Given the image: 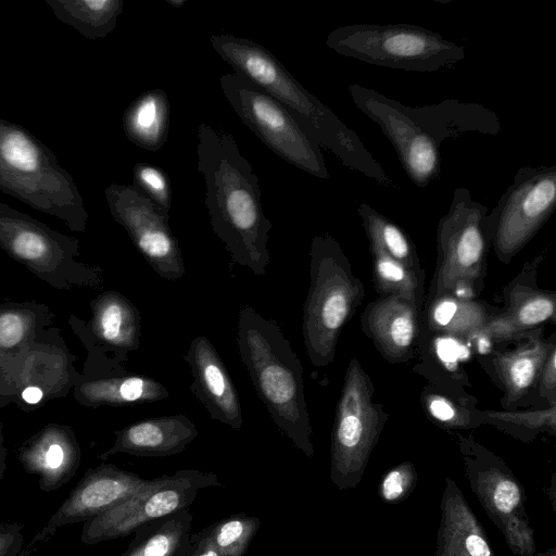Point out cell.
<instances>
[{"label":"cell","instance_id":"obj_1","mask_svg":"<svg viewBox=\"0 0 556 556\" xmlns=\"http://www.w3.org/2000/svg\"><path fill=\"white\" fill-rule=\"evenodd\" d=\"M197 138L211 227L235 263L263 276L273 224L263 211L258 178L230 134L203 122Z\"/></svg>","mask_w":556,"mask_h":556},{"label":"cell","instance_id":"obj_2","mask_svg":"<svg viewBox=\"0 0 556 556\" xmlns=\"http://www.w3.org/2000/svg\"><path fill=\"white\" fill-rule=\"evenodd\" d=\"M210 42L236 73L282 104L315 142L334 154L344 166L386 188L394 187L356 132L306 90L273 52L251 39L230 34L212 35Z\"/></svg>","mask_w":556,"mask_h":556},{"label":"cell","instance_id":"obj_3","mask_svg":"<svg viewBox=\"0 0 556 556\" xmlns=\"http://www.w3.org/2000/svg\"><path fill=\"white\" fill-rule=\"evenodd\" d=\"M237 345L271 420L296 448L313 457V428L305 401L303 367L277 321L262 316L252 306H241Z\"/></svg>","mask_w":556,"mask_h":556},{"label":"cell","instance_id":"obj_4","mask_svg":"<svg viewBox=\"0 0 556 556\" xmlns=\"http://www.w3.org/2000/svg\"><path fill=\"white\" fill-rule=\"evenodd\" d=\"M0 190L33 208L86 230L88 213L72 175L28 129L0 118Z\"/></svg>","mask_w":556,"mask_h":556},{"label":"cell","instance_id":"obj_5","mask_svg":"<svg viewBox=\"0 0 556 556\" xmlns=\"http://www.w3.org/2000/svg\"><path fill=\"white\" fill-rule=\"evenodd\" d=\"M365 294L340 243L329 233L316 235L309 250V288L302 324L306 354L316 368L333 362L342 328Z\"/></svg>","mask_w":556,"mask_h":556},{"label":"cell","instance_id":"obj_6","mask_svg":"<svg viewBox=\"0 0 556 556\" xmlns=\"http://www.w3.org/2000/svg\"><path fill=\"white\" fill-rule=\"evenodd\" d=\"M326 46L343 56L408 72H435L463 61V46L419 25H344L331 30Z\"/></svg>","mask_w":556,"mask_h":556},{"label":"cell","instance_id":"obj_7","mask_svg":"<svg viewBox=\"0 0 556 556\" xmlns=\"http://www.w3.org/2000/svg\"><path fill=\"white\" fill-rule=\"evenodd\" d=\"M375 388L357 358L346 368L336 407L330 445V480L339 490L354 489L362 481L369 457L387 420Z\"/></svg>","mask_w":556,"mask_h":556},{"label":"cell","instance_id":"obj_8","mask_svg":"<svg viewBox=\"0 0 556 556\" xmlns=\"http://www.w3.org/2000/svg\"><path fill=\"white\" fill-rule=\"evenodd\" d=\"M0 249L59 290L102 285L99 266L77 261L79 242L0 202Z\"/></svg>","mask_w":556,"mask_h":556},{"label":"cell","instance_id":"obj_9","mask_svg":"<svg viewBox=\"0 0 556 556\" xmlns=\"http://www.w3.org/2000/svg\"><path fill=\"white\" fill-rule=\"evenodd\" d=\"M488 207L468 189L454 190L450 208L438 224V266L431 299L454 294L470 298L482 285L488 252L483 218Z\"/></svg>","mask_w":556,"mask_h":556},{"label":"cell","instance_id":"obj_10","mask_svg":"<svg viewBox=\"0 0 556 556\" xmlns=\"http://www.w3.org/2000/svg\"><path fill=\"white\" fill-rule=\"evenodd\" d=\"M219 84L236 114L266 147L296 168L329 178L320 147L282 104L236 72L222 75Z\"/></svg>","mask_w":556,"mask_h":556},{"label":"cell","instance_id":"obj_11","mask_svg":"<svg viewBox=\"0 0 556 556\" xmlns=\"http://www.w3.org/2000/svg\"><path fill=\"white\" fill-rule=\"evenodd\" d=\"M459 447L470 489L515 556L535 554L534 531L527 516L526 491L507 464L472 438Z\"/></svg>","mask_w":556,"mask_h":556},{"label":"cell","instance_id":"obj_12","mask_svg":"<svg viewBox=\"0 0 556 556\" xmlns=\"http://www.w3.org/2000/svg\"><path fill=\"white\" fill-rule=\"evenodd\" d=\"M556 208V164L520 167L496 206L483 218L498 260H510L539 232Z\"/></svg>","mask_w":556,"mask_h":556},{"label":"cell","instance_id":"obj_13","mask_svg":"<svg viewBox=\"0 0 556 556\" xmlns=\"http://www.w3.org/2000/svg\"><path fill=\"white\" fill-rule=\"evenodd\" d=\"M223 486L213 472L180 469L146 482L129 497L83 525L80 541L87 545L125 538L140 526L189 508L199 490Z\"/></svg>","mask_w":556,"mask_h":556},{"label":"cell","instance_id":"obj_14","mask_svg":"<svg viewBox=\"0 0 556 556\" xmlns=\"http://www.w3.org/2000/svg\"><path fill=\"white\" fill-rule=\"evenodd\" d=\"M60 330L49 327L0 366V406H37L66 395L81 372Z\"/></svg>","mask_w":556,"mask_h":556},{"label":"cell","instance_id":"obj_15","mask_svg":"<svg viewBox=\"0 0 556 556\" xmlns=\"http://www.w3.org/2000/svg\"><path fill=\"white\" fill-rule=\"evenodd\" d=\"M89 321L75 316L70 325L88 351L85 378L128 374L124 367L127 354L140 346L141 317L138 308L122 293L105 291L90 303Z\"/></svg>","mask_w":556,"mask_h":556},{"label":"cell","instance_id":"obj_16","mask_svg":"<svg viewBox=\"0 0 556 556\" xmlns=\"http://www.w3.org/2000/svg\"><path fill=\"white\" fill-rule=\"evenodd\" d=\"M348 90L354 105L376 123L391 142L416 187L426 188L439 178L440 144L416 125L403 103L357 83L350 84Z\"/></svg>","mask_w":556,"mask_h":556},{"label":"cell","instance_id":"obj_17","mask_svg":"<svg viewBox=\"0 0 556 556\" xmlns=\"http://www.w3.org/2000/svg\"><path fill=\"white\" fill-rule=\"evenodd\" d=\"M109 211L128 233L150 267L166 280H178L185 265L169 216L160 212L132 185L111 184L104 190Z\"/></svg>","mask_w":556,"mask_h":556},{"label":"cell","instance_id":"obj_18","mask_svg":"<svg viewBox=\"0 0 556 556\" xmlns=\"http://www.w3.org/2000/svg\"><path fill=\"white\" fill-rule=\"evenodd\" d=\"M146 480L113 464L102 463L89 468L48 522L23 548L22 556L47 543L61 528L85 522L119 504Z\"/></svg>","mask_w":556,"mask_h":556},{"label":"cell","instance_id":"obj_19","mask_svg":"<svg viewBox=\"0 0 556 556\" xmlns=\"http://www.w3.org/2000/svg\"><path fill=\"white\" fill-rule=\"evenodd\" d=\"M184 358L193 379L190 390L211 419L240 430L243 418L239 393L213 343L204 336L195 337Z\"/></svg>","mask_w":556,"mask_h":556},{"label":"cell","instance_id":"obj_20","mask_svg":"<svg viewBox=\"0 0 556 556\" xmlns=\"http://www.w3.org/2000/svg\"><path fill=\"white\" fill-rule=\"evenodd\" d=\"M81 451L74 431L64 425L49 424L27 439L17 451L24 470L38 478L43 492L66 484L79 468Z\"/></svg>","mask_w":556,"mask_h":556},{"label":"cell","instance_id":"obj_21","mask_svg":"<svg viewBox=\"0 0 556 556\" xmlns=\"http://www.w3.org/2000/svg\"><path fill=\"white\" fill-rule=\"evenodd\" d=\"M361 324L389 362H404L412 357L417 344L420 309L402 296H380L367 305Z\"/></svg>","mask_w":556,"mask_h":556},{"label":"cell","instance_id":"obj_22","mask_svg":"<svg viewBox=\"0 0 556 556\" xmlns=\"http://www.w3.org/2000/svg\"><path fill=\"white\" fill-rule=\"evenodd\" d=\"M113 445L99 455L106 460L115 454L165 457L181 453L198 437L195 425L185 415L142 419L116 430Z\"/></svg>","mask_w":556,"mask_h":556},{"label":"cell","instance_id":"obj_23","mask_svg":"<svg viewBox=\"0 0 556 556\" xmlns=\"http://www.w3.org/2000/svg\"><path fill=\"white\" fill-rule=\"evenodd\" d=\"M433 556H495L486 532L458 484L446 477Z\"/></svg>","mask_w":556,"mask_h":556},{"label":"cell","instance_id":"obj_24","mask_svg":"<svg viewBox=\"0 0 556 556\" xmlns=\"http://www.w3.org/2000/svg\"><path fill=\"white\" fill-rule=\"evenodd\" d=\"M404 109L416 125L440 146L468 132L495 136L502 130L497 114L479 103L448 99L422 106L404 104Z\"/></svg>","mask_w":556,"mask_h":556},{"label":"cell","instance_id":"obj_25","mask_svg":"<svg viewBox=\"0 0 556 556\" xmlns=\"http://www.w3.org/2000/svg\"><path fill=\"white\" fill-rule=\"evenodd\" d=\"M506 309L492 315L476 336L502 342L520 337L546 321L555 323L556 294L520 282L506 290Z\"/></svg>","mask_w":556,"mask_h":556},{"label":"cell","instance_id":"obj_26","mask_svg":"<svg viewBox=\"0 0 556 556\" xmlns=\"http://www.w3.org/2000/svg\"><path fill=\"white\" fill-rule=\"evenodd\" d=\"M73 392L76 401L88 407L154 403L169 396L164 384L154 378L137 374L98 378L80 376Z\"/></svg>","mask_w":556,"mask_h":556},{"label":"cell","instance_id":"obj_27","mask_svg":"<svg viewBox=\"0 0 556 556\" xmlns=\"http://www.w3.org/2000/svg\"><path fill=\"white\" fill-rule=\"evenodd\" d=\"M553 343L542 336H532L514 350L496 354L493 364L505 390L503 405H515L534 386Z\"/></svg>","mask_w":556,"mask_h":556},{"label":"cell","instance_id":"obj_28","mask_svg":"<svg viewBox=\"0 0 556 556\" xmlns=\"http://www.w3.org/2000/svg\"><path fill=\"white\" fill-rule=\"evenodd\" d=\"M169 101L160 88L136 98L125 110L123 128L128 140L147 151L160 150L168 137Z\"/></svg>","mask_w":556,"mask_h":556},{"label":"cell","instance_id":"obj_29","mask_svg":"<svg viewBox=\"0 0 556 556\" xmlns=\"http://www.w3.org/2000/svg\"><path fill=\"white\" fill-rule=\"evenodd\" d=\"M192 519L189 508H184L140 526L121 556H185Z\"/></svg>","mask_w":556,"mask_h":556},{"label":"cell","instance_id":"obj_30","mask_svg":"<svg viewBox=\"0 0 556 556\" xmlns=\"http://www.w3.org/2000/svg\"><path fill=\"white\" fill-rule=\"evenodd\" d=\"M54 16L84 37H106L117 25L123 0H45Z\"/></svg>","mask_w":556,"mask_h":556},{"label":"cell","instance_id":"obj_31","mask_svg":"<svg viewBox=\"0 0 556 556\" xmlns=\"http://www.w3.org/2000/svg\"><path fill=\"white\" fill-rule=\"evenodd\" d=\"M53 315L34 302L0 305V366L51 327Z\"/></svg>","mask_w":556,"mask_h":556},{"label":"cell","instance_id":"obj_32","mask_svg":"<svg viewBox=\"0 0 556 556\" xmlns=\"http://www.w3.org/2000/svg\"><path fill=\"white\" fill-rule=\"evenodd\" d=\"M492 313L470 298L445 294L431 299L427 323L430 329L448 336L476 337Z\"/></svg>","mask_w":556,"mask_h":556},{"label":"cell","instance_id":"obj_33","mask_svg":"<svg viewBox=\"0 0 556 556\" xmlns=\"http://www.w3.org/2000/svg\"><path fill=\"white\" fill-rule=\"evenodd\" d=\"M368 241L378 244L391 258L416 273H425L410 237L389 217L368 203L357 206Z\"/></svg>","mask_w":556,"mask_h":556},{"label":"cell","instance_id":"obj_34","mask_svg":"<svg viewBox=\"0 0 556 556\" xmlns=\"http://www.w3.org/2000/svg\"><path fill=\"white\" fill-rule=\"evenodd\" d=\"M372 278L381 296L397 295L421 308L425 273H416L391 258L378 244L369 241Z\"/></svg>","mask_w":556,"mask_h":556},{"label":"cell","instance_id":"obj_35","mask_svg":"<svg viewBox=\"0 0 556 556\" xmlns=\"http://www.w3.org/2000/svg\"><path fill=\"white\" fill-rule=\"evenodd\" d=\"M260 526L258 518L236 514L204 529L223 556H244Z\"/></svg>","mask_w":556,"mask_h":556},{"label":"cell","instance_id":"obj_36","mask_svg":"<svg viewBox=\"0 0 556 556\" xmlns=\"http://www.w3.org/2000/svg\"><path fill=\"white\" fill-rule=\"evenodd\" d=\"M134 188L147 198L164 215L169 216L172 187L167 174L147 162H138L132 168Z\"/></svg>","mask_w":556,"mask_h":556},{"label":"cell","instance_id":"obj_37","mask_svg":"<svg viewBox=\"0 0 556 556\" xmlns=\"http://www.w3.org/2000/svg\"><path fill=\"white\" fill-rule=\"evenodd\" d=\"M417 471L409 460L390 468L380 479L378 495L384 503H399L407 498L417 484Z\"/></svg>","mask_w":556,"mask_h":556},{"label":"cell","instance_id":"obj_38","mask_svg":"<svg viewBox=\"0 0 556 556\" xmlns=\"http://www.w3.org/2000/svg\"><path fill=\"white\" fill-rule=\"evenodd\" d=\"M484 415L501 422L522 426L528 430L549 431L553 435L556 430V404L538 410L485 412Z\"/></svg>","mask_w":556,"mask_h":556},{"label":"cell","instance_id":"obj_39","mask_svg":"<svg viewBox=\"0 0 556 556\" xmlns=\"http://www.w3.org/2000/svg\"><path fill=\"white\" fill-rule=\"evenodd\" d=\"M425 403L429 415L445 427L466 428L471 426L470 418L466 417L465 413H462L460 407L443 395H427Z\"/></svg>","mask_w":556,"mask_h":556},{"label":"cell","instance_id":"obj_40","mask_svg":"<svg viewBox=\"0 0 556 556\" xmlns=\"http://www.w3.org/2000/svg\"><path fill=\"white\" fill-rule=\"evenodd\" d=\"M24 541L23 523L0 521V556H22Z\"/></svg>","mask_w":556,"mask_h":556},{"label":"cell","instance_id":"obj_41","mask_svg":"<svg viewBox=\"0 0 556 556\" xmlns=\"http://www.w3.org/2000/svg\"><path fill=\"white\" fill-rule=\"evenodd\" d=\"M540 395L546 399L551 405L556 404V344H552L549 352L542 365L539 377Z\"/></svg>","mask_w":556,"mask_h":556},{"label":"cell","instance_id":"obj_42","mask_svg":"<svg viewBox=\"0 0 556 556\" xmlns=\"http://www.w3.org/2000/svg\"><path fill=\"white\" fill-rule=\"evenodd\" d=\"M185 556H223L210 540L205 529L190 535Z\"/></svg>","mask_w":556,"mask_h":556},{"label":"cell","instance_id":"obj_43","mask_svg":"<svg viewBox=\"0 0 556 556\" xmlns=\"http://www.w3.org/2000/svg\"><path fill=\"white\" fill-rule=\"evenodd\" d=\"M7 455L8 450L4 446V440L2 434V424L0 421V481L3 479L7 469Z\"/></svg>","mask_w":556,"mask_h":556},{"label":"cell","instance_id":"obj_44","mask_svg":"<svg viewBox=\"0 0 556 556\" xmlns=\"http://www.w3.org/2000/svg\"><path fill=\"white\" fill-rule=\"evenodd\" d=\"M555 489H556V482H555V475L552 476V479H551V483H549V501H551V505L553 507V511L556 513V492H555Z\"/></svg>","mask_w":556,"mask_h":556},{"label":"cell","instance_id":"obj_45","mask_svg":"<svg viewBox=\"0 0 556 556\" xmlns=\"http://www.w3.org/2000/svg\"><path fill=\"white\" fill-rule=\"evenodd\" d=\"M166 3L174 9H181L186 4V0H166Z\"/></svg>","mask_w":556,"mask_h":556},{"label":"cell","instance_id":"obj_46","mask_svg":"<svg viewBox=\"0 0 556 556\" xmlns=\"http://www.w3.org/2000/svg\"><path fill=\"white\" fill-rule=\"evenodd\" d=\"M532 556H556V547H552L546 552L533 554Z\"/></svg>","mask_w":556,"mask_h":556}]
</instances>
